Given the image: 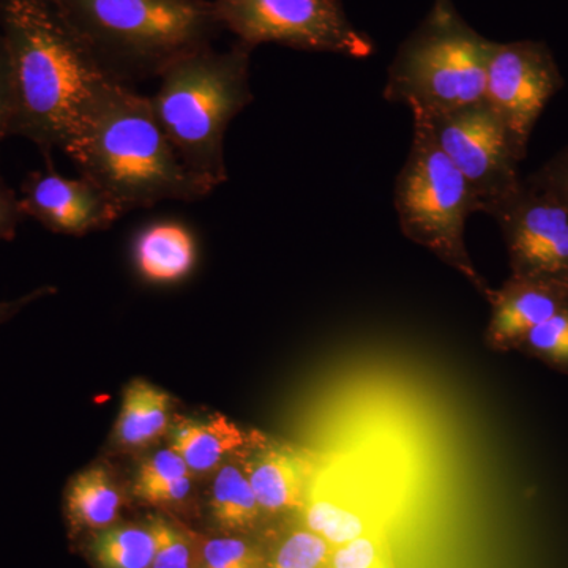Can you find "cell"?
Returning <instances> with one entry per match:
<instances>
[{"mask_svg":"<svg viewBox=\"0 0 568 568\" xmlns=\"http://www.w3.org/2000/svg\"><path fill=\"white\" fill-rule=\"evenodd\" d=\"M491 317L487 327V345L507 353L534 327L568 308V286L532 276L510 275L488 297Z\"/></svg>","mask_w":568,"mask_h":568,"instance_id":"cell-12","label":"cell"},{"mask_svg":"<svg viewBox=\"0 0 568 568\" xmlns=\"http://www.w3.org/2000/svg\"><path fill=\"white\" fill-rule=\"evenodd\" d=\"M428 121L437 145L476 190L484 213L521 183L519 164L528 152L485 100Z\"/></svg>","mask_w":568,"mask_h":568,"instance_id":"cell-8","label":"cell"},{"mask_svg":"<svg viewBox=\"0 0 568 568\" xmlns=\"http://www.w3.org/2000/svg\"><path fill=\"white\" fill-rule=\"evenodd\" d=\"M252 455L245 474L263 511L280 514L304 508L308 462L291 447L267 443L254 446Z\"/></svg>","mask_w":568,"mask_h":568,"instance_id":"cell-14","label":"cell"},{"mask_svg":"<svg viewBox=\"0 0 568 568\" xmlns=\"http://www.w3.org/2000/svg\"><path fill=\"white\" fill-rule=\"evenodd\" d=\"M11 100L9 67H7L6 50H3L2 36H0V142L10 134Z\"/></svg>","mask_w":568,"mask_h":568,"instance_id":"cell-29","label":"cell"},{"mask_svg":"<svg viewBox=\"0 0 568 568\" xmlns=\"http://www.w3.org/2000/svg\"><path fill=\"white\" fill-rule=\"evenodd\" d=\"M115 80L156 77L222 31L213 0H50Z\"/></svg>","mask_w":568,"mask_h":568,"instance_id":"cell-4","label":"cell"},{"mask_svg":"<svg viewBox=\"0 0 568 568\" xmlns=\"http://www.w3.org/2000/svg\"><path fill=\"white\" fill-rule=\"evenodd\" d=\"M226 417L182 420L173 429L171 448L178 452L192 473H207L234 452L257 444Z\"/></svg>","mask_w":568,"mask_h":568,"instance_id":"cell-15","label":"cell"},{"mask_svg":"<svg viewBox=\"0 0 568 568\" xmlns=\"http://www.w3.org/2000/svg\"><path fill=\"white\" fill-rule=\"evenodd\" d=\"M192 476V470L183 462L181 455L173 448L159 452L152 458L145 459L138 470L136 480H134L133 493L144 491V489L159 487L166 481L175 480V478Z\"/></svg>","mask_w":568,"mask_h":568,"instance_id":"cell-25","label":"cell"},{"mask_svg":"<svg viewBox=\"0 0 568 568\" xmlns=\"http://www.w3.org/2000/svg\"><path fill=\"white\" fill-rule=\"evenodd\" d=\"M528 179L568 205V148L556 153Z\"/></svg>","mask_w":568,"mask_h":568,"instance_id":"cell-26","label":"cell"},{"mask_svg":"<svg viewBox=\"0 0 568 568\" xmlns=\"http://www.w3.org/2000/svg\"><path fill=\"white\" fill-rule=\"evenodd\" d=\"M121 507V491L103 466L82 470L65 491V515L73 534L111 528Z\"/></svg>","mask_w":568,"mask_h":568,"instance_id":"cell-17","label":"cell"},{"mask_svg":"<svg viewBox=\"0 0 568 568\" xmlns=\"http://www.w3.org/2000/svg\"><path fill=\"white\" fill-rule=\"evenodd\" d=\"M327 568H395L384 530L365 534L335 547Z\"/></svg>","mask_w":568,"mask_h":568,"instance_id":"cell-23","label":"cell"},{"mask_svg":"<svg viewBox=\"0 0 568 568\" xmlns=\"http://www.w3.org/2000/svg\"><path fill=\"white\" fill-rule=\"evenodd\" d=\"M517 351L568 375V308L534 327Z\"/></svg>","mask_w":568,"mask_h":568,"instance_id":"cell-20","label":"cell"},{"mask_svg":"<svg viewBox=\"0 0 568 568\" xmlns=\"http://www.w3.org/2000/svg\"><path fill=\"white\" fill-rule=\"evenodd\" d=\"M55 293H58V290H55L54 286H43L32 291V293L22 295L20 298H14V301L0 302V325L6 324L11 317L17 316L26 306Z\"/></svg>","mask_w":568,"mask_h":568,"instance_id":"cell-30","label":"cell"},{"mask_svg":"<svg viewBox=\"0 0 568 568\" xmlns=\"http://www.w3.org/2000/svg\"><path fill=\"white\" fill-rule=\"evenodd\" d=\"M562 88V73L547 43L493 41L484 100L523 151L528 152L538 118Z\"/></svg>","mask_w":568,"mask_h":568,"instance_id":"cell-10","label":"cell"},{"mask_svg":"<svg viewBox=\"0 0 568 568\" xmlns=\"http://www.w3.org/2000/svg\"><path fill=\"white\" fill-rule=\"evenodd\" d=\"M132 253L134 267L145 282H182L196 267V234L181 220H153L134 235Z\"/></svg>","mask_w":568,"mask_h":568,"instance_id":"cell-13","label":"cell"},{"mask_svg":"<svg viewBox=\"0 0 568 568\" xmlns=\"http://www.w3.org/2000/svg\"><path fill=\"white\" fill-rule=\"evenodd\" d=\"M91 555L100 568H152L155 537L151 526H111L93 538Z\"/></svg>","mask_w":568,"mask_h":568,"instance_id":"cell-19","label":"cell"},{"mask_svg":"<svg viewBox=\"0 0 568 568\" xmlns=\"http://www.w3.org/2000/svg\"><path fill=\"white\" fill-rule=\"evenodd\" d=\"M503 231L511 275L568 286V205L528 178L488 205Z\"/></svg>","mask_w":568,"mask_h":568,"instance_id":"cell-9","label":"cell"},{"mask_svg":"<svg viewBox=\"0 0 568 568\" xmlns=\"http://www.w3.org/2000/svg\"><path fill=\"white\" fill-rule=\"evenodd\" d=\"M0 28L9 67L10 134L50 155L69 152L97 95L115 80L50 0H0Z\"/></svg>","mask_w":568,"mask_h":568,"instance_id":"cell-1","label":"cell"},{"mask_svg":"<svg viewBox=\"0 0 568 568\" xmlns=\"http://www.w3.org/2000/svg\"><path fill=\"white\" fill-rule=\"evenodd\" d=\"M491 48L452 0H433L388 67L384 99L428 119L480 102Z\"/></svg>","mask_w":568,"mask_h":568,"instance_id":"cell-5","label":"cell"},{"mask_svg":"<svg viewBox=\"0 0 568 568\" xmlns=\"http://www.w3.org/2000/svg\"><path fill=\"white\" fill-rule=\"evenodd\" d=\"M211 506L216 525L230 532L253 529L263 511L248 477L234 465L222 467L216 476Z\"/></svg>","mask_w":568,"mask_h":568,"instance_id":"cell-18","label":"cell"},{"mask_svg":"<svg viewBox=\"0 0 568 568\" xmlns=\"http://www.w3.org/2000/svg\"><path fill=\"white\" fill-rule=\"evenodd\" d=\"M413 118V144L394 190L399 227L409 241L458 271L488 301L493 290L474 267L465 245L467 220L484 212V204L437 145L428 119Z\"/></svg>","mask_w":568,"mask_h":568,"instance_id":"cell-6","label":"cell"},{"mask_svg":"<svg viewBox=\"0 0 568 568\" xmlns=\"http://www.w3.org/2000/svg\"><path fill=\"white\" fill-rule=\"evenodd\" d=\"M24 216L20 196L0 178V241H11Z\"/></svg>","mask_w":568,"mask_h":568,"instance_id":"cell-27","label":"cell"},{"mask_svg":"<svg viewBox=\"0 0 568 568\" xmlns=\"http://www.w3.org/2000/svg\"><path fill=\"white\" fill-rule=\"evenodd\" d=\"M216 20L241 43L368 58L373 43L347 20L338 0H213Z\"/></svg>","mask_w":568,"mask_h":568,"instance_id":"cell-7","label":"cell"},{"mask_svg":"<svg viewBox=\"0 0 568 568\" xmlns=\"http://www.w3.org/2000/svg\"><path fill=\"white\" fill-rule=\"evenodd\" d=\"M67 155L123 213L166 201L194 203L213 192L182 163L149 97L108 81Z\"/></svg>","mask_w":568,"mask_h":568,"instance_id":"cell-2","label":"cell"},{"mask_svg":"<svg viewBox=\"0 0 568 568\" xmlns=\"http://www.w3.org/2000/svg\"><path fill=\"white\" fill-rule=\"evenodd\" d=\"M192 491V476L175 478V480L166 481V484L159 485L144 489L138 493L136 497L149 504H173L181 503Z\"/></svg>","mask_w":568,"mask_h":568,"instance_id":"cell-28","label":"cell"},{"mask_svg":"<svg viewBox=\"0 0 568 568\" xmlns=\"http://www.w3.org/2000/svg\"><path fill=\"white\" fill-rule=\"evenodd\" d=\"M235 568H242V567H235Z\"/></svg>","mask_w":568,"mask_h":568,"instance_id":"cell-31","label":"cell"},{"mask_svg":"<svg viewBox=\"0 0 568 568\" xmlns=\"http://www.w3.org/2000/svg\"><path fill=\"white\" fill-rule=\"evenodd\" d=\"M173 399L148 381L134 379L123 392L114 440L123 448L151 446L170 426Z\"/></svg>","mask_w":568,"mask_h":568,"instance_id":"cell-16","label":"cell"},{"mask_svg":"<svg viewBox=\"0 0 568 568\" xmlns=\"http://www.w3.org/2000/svg\"><path fill=\"white\" fill-rule=\"evenodd\" d=\"M29 175L22 185L21 209L55 234L80 235L112 226L125 213L85 175L65 178L52 166Z\"/></svg>","mask_w":568,"mask_h":568,"instance_id":"cell-11","label":"cell"},{"mask_svg":"<svg viewBox=\"0 0 568 568\" xmlns=\"http://www.w3.org/2000/svg\"><path fill=\"white\" fill-rule=\"evenodd\" d=\"M252 51L239 41L227 51L205 47L182 55L159 74V89L149 97L179 159L213 189L227 181V129L254 100Z\"/></svg>","mask_w":568,"mask_h":568,"instance_id":"cell-3","label":"cell"},{"mask_svg":"<svg viewBox=\"0 0 568 568\" xmlns=\"http://www.w3.org/2000/svg\"><path fill=\"white\" fill-rule=\"evenodd\" d=\"M334 548L308 528L295 530L284 538L265 568H327Z\"/></svg>","mask_w":568,"mask_h":568,"instance_id":"cell-22","label":"cell"},{"mask_svg":"<svg viewBox=\"0 0 568 568\" xmlns=\"http://www.w3.org/2000/svg\"><path fill=\"white\" fill-rule=\"evenodd\" d=\"M200 555L207 568H261L263 559L256 549L239 538H209L201 544Z\"/></svg>","mask_w":568,"mask_h":568,"instance_id":"cell-24","label":"cell"},{"mask_svg":"<svg viewBox=\"0 0 568 568\" xmlns=\"http://www.w3.org/2000/svg\"><path fill=\"white\" fill-rule=\"evenodd\" d=\"M149 526L155 537L152 568H193L200 555V537L175 528L164 518H153Z\"/></svg>","mask_w":568,"mask_h":568,"instance_id":"cell-21","label":"cell"}]
</instances>
